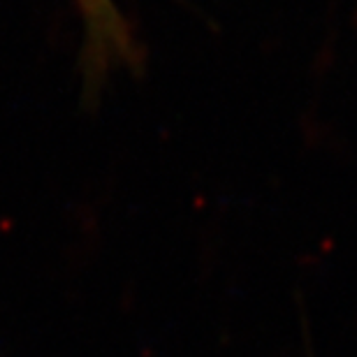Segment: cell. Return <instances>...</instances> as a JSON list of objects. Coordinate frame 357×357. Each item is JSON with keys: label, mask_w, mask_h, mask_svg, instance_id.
Masks as SVG:
<instances>
[{"label": "cell", "mask_w": 357, "mask_h": 357, "mask_svg": "<svg viewBox=\"0 0 357 357\" xmlns=\"http://www.w3.org/2000/svg\"><path fill=\"white\" fill-rule=\"evenodd\" d=\"M75 5L84 24L86 56L93 66L102 70L114 61L135 59L132 35L114 0H75Z\"/></svg>", "instance_id": "obj_1"}]
</instances>
